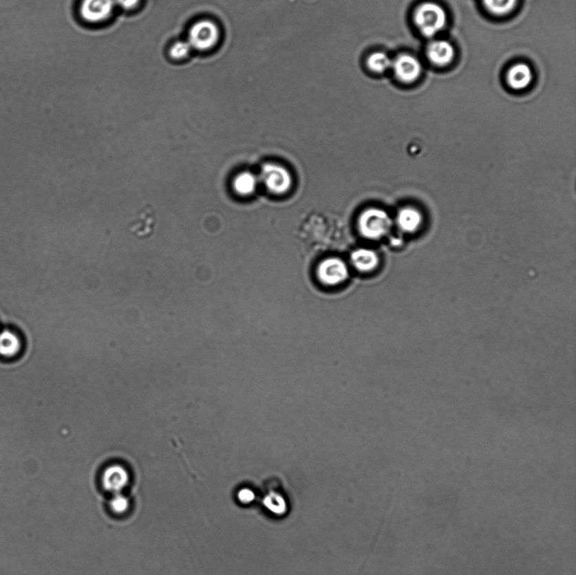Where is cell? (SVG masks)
<instances>
[{"label":"cell","mask_w":576,"mask_h":575,"mask_svg":"<svg viewBox=\"0 0 576 575\" xmlns=\"http://www.w3.org/2000/svg\"><path fill=\"white\" fill-rule=\"evenodd\" d=\"M414 21L422 35L434 37L446 28L447 16L440 6L426 2L415 10Z\"/></svg>","instance_id":"1"},{"label":"cell","mask_w":576,"mask_h":575,"mask_svg":"<svg viewBox=\"0 0 576 575\" xmlns=\"http://www.w3.org/2000/svg\"><path fill=\"white\" fill-rule=\"evenodd\" d=\"M115 6V0H83L80 12L89 23H100L111 17Z\"/></svg>","instance_id":"6"},{"label":"cell","mask_w":576,"mask_h":575,"mask_svg":"<svg viewBox=\"0 0 576 575\" xmlns=\"http://www.w3.org/2000/svg\"><path fill=\"white\" fill-rule=\"evenodd\" d=\"M420 215L412 208L403 209L398 215L399 226L407 231H414L420 223Z\"/></svg>","instance_id":"17"},{"label":"cell","mask_w":576,"mask_h":575,"mask_svg":"<svg viewBox=\"0 0 576 575\" xmlns=\"http://www.w3.org/2000/svg\"><path fill=\"white\" fill-rule=\"evenodd\" d=\"M192 47L188 41H179V42L172 45L170 50V55L172 58L180 61V59L188 57Z\"/></svg>","instance_id":"19"},{"label":"cell","mask_w":576,"mask_h":575,"mask_svg":"<svg viewBox=\"0 0 576 575\" xmlns=\"http://www.w3.org/2000/svg\"><path fill=\"white\" fill-rule=\"evenodd\" d=\"M395 76L403 83H412L420 76L422 65L418 59L409 54H401L392 61Z\"/></svg>","instance_id":"7"},{"label":"cell","mask_w":576,"mask_h":575,"mask_svg":"<svg viewBox=\"0 0 576 575\" xmlns=\"http://www.w3.org/2000/svg\"><path fill=\"white\" fill-rule=\"evenodd\" d=\"M392 61L383 52H375L366 58V66L369 70L376 74H383L392 68Z\"/></svg>","instance_id":"14"},{"label":"cell","mask_w":576,"mask_h":575,"mask_svg":"<svg viewBox=\"0 0 576 575\" xmlns=\"http://www.w3.org/2000/svg\"><path fill=\"white\" fill-rule=\"evenodd\" d=\"M261 178L269 191L283 194L289 191L292 178L286 168L276 164H266L261 171Z\"/></svg>","instance_id":"4"},{"label":"cell","mask_w":576,"mask_h":575,"mask_svg":"<svg viewBox=\"0 0 576 575\" xmlns=\"http://www.w3.org/2000/svg\"><path fill=\"white\" fill-rule=\"evenodd\" d=\"M317 274L320 281L324 285L334 286L345 281L349 275V270L342 260L328 259L320 264Z\"/></svg>","instance_id":"8"},{"label":"cell","mask_w":576,"mask_h":575,"mask_svg":"<svg viewBox=\"0 0 576 575\" xmlns=\"http://www.w3.org/2000/svg\"><path fill=\"white\" fill-rule=\"evenodd\" d=\"M486 10L495 16H504L515 9L518 0H482Z\"/></svg>","instance_id":"16"},{"label":"cell","mask_w":576,"mask_h":575,"mask_svg":"<svg viewBox=\"0 0 576 575\" xmlns=\"http://www.w3.org/2000/svg\"><path fill=\"white\" fill-rule=\"evenodd\" d=\"M130 476L128 469L114 463L103 470L102 484L105 490L111 495L120 494L128 487Z\"/></svg>","instance_id":"5"},{"label":"cell","mask_w":576,"mask_h":575,"mask_svg":"<svg viewBox=\"0 0 576 575\" xmlns=\"http://www.w3.org/2000/svg\"><path fill=\"white\" fill-rule=\"evenodd\" d=\"M391 219L386 212L378 208H370L362 213L359 227L365 237L378 239L390 230Z\"/></svg>","instance_id":"3"},{"label":"cell","mask_w":576,"mask_h":575,"mask_svg":"<svg viewBox=\"0 0 576 575\" xmlns=\"http://www.w3.org/2000/svg\"><path fill=\"white\" fill-rule=\"evenodd\" d=\"M156 226V216L154 209L151 205L142 208L137 217L131 222L129 230L138 238L147 239L154 233Z\"/></svg>","instance_id":"9"},{"label":"cell","mask_w":576,"mask_h":575,"mask_svg":"<svg viewBox=\"0 0 576 575\" xmlns=\"http://www.w3.org/2000/svg\"><path fill=\"white\" fill-rule=\"evenodd\" d=\"M21 349L20 339L12 332L5 330L0 332V354L3 357L16 356Z\"/></svg>","instance_id":"13"},{"label":"cell","mask_w":576,"mask_h":575,"mask_svg":"<svg viewBox=\"0 0 576 575\" xmlns=\"http://www.w3.org/2000/svg\"><path fill=\"white\" fill-rule=\"evenodd\" d=\"M354 266L361 272H370L378 265V257L369 249H358L351 256Z\"/></svg>","instance_id":"12"},{"label":"cell","mask_w":576,"mask_h":575,"mask_svg":"<svg viewBox=\"0 0 576 575\" xmlns=\"http://www.w3.org/2000/svg\"><path fill=\"white\" fill-rule=\"evenodd\" d=\"M109 508L112 513L118 515L125 514L129 510L130 501L128 497L120 494L112 495L109 501Z\"/></svg>","instance_id":"18"},{"label":"cell","mask_w":576,"mask_h":575,"mask_svg":"<svg viewBox=\"0 0 576 575\" xmlns=\"http://www.w3.org/2000/svg\"><path fill=\"white\" fill-rule=\"evenodd\" d=\"M140 0H115L116 5L121 7V8L129 10L136 7L140 3Z\"/></svg>","instance_id":"20"},{"label":"cell","mask_w":576,"mask_h":575,"mask_svg":"<svg viewBox=\"0 0 576 575\" xmlns=\"http://www.w3.org/2000/svg\"><path fill=\"white\" fill-rule=\"evenodd\" d=\"M426 54L434 65L446 66L454 61L455 50L447 41L436 40L429 44Z\"/></svg>","instance_id":"10"},{"label":"cell","mask_w":576,"mask_h":575,"mask_svg":"<svg viewBox=\"0 0 576 575\" xmlns=\"http://www.w3.org/2000/svg\"><path fill=\"white\" fill-rule=\"evenodd\" d=\"M219 39L220 30L215 22L202 20L191 28L188 42L192 50L208 51L218 43Z\"/></svg>","instance_id":"2"},{"label":"cell","mask_w":576,"mask_h":575,"mask_svg":"<svg viewBox=\"0 0 576 575\" xmlns=\"http://www.w3.org/2000/svg\"><path fill=\"white\" fill-rule=\"evenodd\" d=\"M257 180L252 173H242L235 178L233 186L235 191L240 195L248 196L255 192Z\"/></svg>","instance_id":"15"},{"label":"cell","mask_w":576,"mask_h":575,"mask_svg":"<svg viewBox=\"0 0 576 575\" xmlns=\"http://www.w3.org/2000/svg\"><path fill=\"white\" fill-rule=\"evenodd\" d=\"M533 78V71L525 63H518L509 70L507 74L508 84L512 89H525L531 84Z\"/></svg>","instance_id":"11"}]
</instances>
